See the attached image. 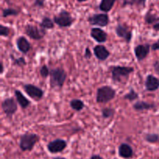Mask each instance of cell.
Wrapping results in <instances>:
<instances>
[{
    "label": "cell",
    "mask_w": 159,
    "mask_h": 159,
    "mask_svg": "<svg viewBox=\"0 0 159 159\" xmlns=\"http://www.w3.org/2000/svg\"><path fill=\"white\" fill-rule=\"evenodd\" d=\"M111 73L112 80L115 83H122L124 80H127L130 74L134 71V68L130 66H121V65H113L109 68Z\"/></svg>",
    "instance_id": "obj_1"
},
{
    "label": "cell",
    "mask_w": 159,
    "mask_h": 159,
    "mask_svg": "<svg viewBox=\"0 0 159 159\" xmlns=\"http://www.w3.org/2000/svg\"><path fill=\"white\" fill-rule=\"evenodd\" d=\"M68 75L62 68H56L50 72V86L51 89H62L66 81Z\"/></svg>",
    "instance_id": "obj_2"
},
{
    "label": "cell",
    "mask_w": 159,
    "mask_h": 159,
    "mask_svg": "<svg viewBox=\"0 0 159 159\" xmlns=\"http://www.w3.org/2000/svg\"><path fill=\"white\" fill-rule=\"evenodd\" d=\"M40 136L34 133H25L20 136L19 146L23 152H30L38 141Z\"/></svg>",
    "instance_id": "obj_3"
},
{
    "label": "cell",
    "mask_w": 159,
    "mask_h": 159,
    "mask_svg": "<svg viewBox=\"0 0 159 159\" xmlns=\"http://www.w3.org/2000/svg\"><path fill=\"white\" fill-rule=\"evenodd\" d=\"M116 92L110 85H102L96 92V102L99 104L108 103L115 98Z\"/></svg>",
    "instance_id": "obj_4"
},
{
    "label": "cell",
    "mask_w": 159,
    "mask_h": 159,
    "mask_svg": "<svg viewBox=\"0 0 159 159\" xmlns=\"http://www.w3.org/2000/svg\"><path fill=\"white\" fill-rule=\"evenodd\" d=\"M53 20L54 23L61 28L69 27L74 23V18L71 16V13L65 9H62L57 15L54 16Z\"/></svg>",
    "instance_id": "obj_5"
},
{
    "label": "cell",
    "mask_w": 159,
    "mask_h": 159,
    "mask_svg": "<svg viewBox=\"0 0 159 159\" xmlns=\"http://www.w3.org/2000/svg\"><path fill=\"white\" fill-rule=\"evenodd\" d=\"M16 99L13 97H8L5 99L2 102L1 107L3 113L6 114L7 117L11 118L18 110V105H17Z\"/></svg>",
    "instance_id": "obj_6"
},
{
    "label": "cell",
    "mask_w": 159,
    "mask_h": 159,
    "mask_svg": "<svg viewBox=\"0 0 159 159\" xmlns=\"http://www.w3.org/2000/svg\"><path fill=\"white\" fill-rule=\"evenodd\" d=\"M24 32L26 36L34 40H40L43 39L47 34L46 30L38 28L32 24H27L25 26Z\"/></svg>",
    "instance_id": "obj_7"
},
{
    "label": "cell",
    "mask_w": 159,
    "mask_h": 159,
    "mask_svg": "<svg viewBox=\"0 0 159 159\" xmlns=\"http://www.w3.org/2000/svg\"><path fill=\"white\" fill-rule=\"evenodd\" d=\"M23 89L25 93L34 101L41 100L44 95V92L42 89L33 84H25L23 86Z\"/></svg>",
    "instance_id": "obj_8"
},
{
    "label": "cell",
    "mask_w": 159,
    "mask_h": 159,
    "mask_svg": "<svg viewBox=\"0 0 159 159\" xmlns=\"http://www.w3.org/2000/svg\"><path fill=\"white\" fill-rule=\"evenodd\" d=\"M88 22L92 26L104 27L109 24L110 18H109V16L107 13H96L89 17Z\"/></svg>",
    "instance_id": "obj_9"
},
{
    "label": "cell",
    "mask_w": 159,
    "mask_h": 159,
    "mask_svg": "<svg viewBox=\"0 0 159 159\" xmlns=\"http://www.w3.org/2000/svg\"><path fill=\"white\" fill-rule=\"evenodd\" d=\"M67 147V142L66 141L63 139H57L51 141L48 144V150L50 153L51 154H56V153H60V152H63Z\"/></svg>",
    "instance_id": "obj_10"
},
{
    "label": "cell",
    "mask_w": 159,
    "mask_h": 159,
    "mask_svg": "<svg viewBox=\"0 0 159 159\" xmlns=\"http://www.w3.org/2000/svg\"><path fill=\"white\" fill-rule=\"evenodd\" d=\"M151 49H152V45L149 43H144V44H138L134 48V54L137 60L138 61L144 60L146 57L148 56L150 53Z\"/></svg>",
    "instance_id": "obj_11"
},
{
    "label": "cell",
    "mask_w": 159,
    "mask_h": 159,
    "mask_svg": "<svg viewBox=\"0 0 159 159\" xmlns=\"http://www.w3.org/2000/svg\"><path fill=\"white\" fill-rule=\"evenodd\" d=\"M115 32L118 37L124 39L127 43L131 41L132 37H133L132 30H130L126 25L118 24L115 28Z\"/></svg>",
    "instance_id": "obj_12"
},
{
    "label": "cell",
    "mask_w": 159,
    "mask_h": 159,
    "mask_svg": "<svg viewBox=\"0 0 159 159\" xmlns=\"http://www.w3.org/2000/svg\"><path fill=\"white\" fill-rule=\"evenodd\" d=\"M93 53L96 58L100 61H106L110 56V52L104 45L98 44L93 48Z\"/></svg>",
    "instance_id": "obj_13"
},
{
    "label": "cell",
    "mask_w": 159,
    "mask_h": 159,
    "mask_svg": "<svg viewBox=\"0 0 159 159\" xmlns=\"http://www.w3.org/2000/svg\"><path fill=\"white\" fill-rule=\"evenodd\" d=\"M90 36L93 39H94L97 43H105L107 40V34L99 27H94L91 29Z\"/></svg>",
    "instance_id": "obj_14"
},
{
    "label": "cell",
    "mask_w": 159,
    "mask_h": 159,
    "mask_svg": "<svg viewBox=\"0 0 159 159\" xmlns=\"http://www.w3.org/2000/svg\"><path fill=\"white\" fill-rule=\"evenodd\" d=\"M145 89L148 92H155L159 89V79L152 75H148L144 82Z\"/></svg>",
    "instance_id": "obj_15"
},
{
    "label": "cell",
    "mask_w": 159,
    "mask_h": 159,
    "mask_svg": "<svg viewBox=\"0 0 159 159\" xmlns=\"http://www.w3.org/2000/svg\"><path fill=\"white\" fill-rule=\"evenodd\" d=\"M16 46L19 51L24 54H27L32 49V46H31L30 43L28 41V40L24 36H20V37L17 38Z\"/></svg>",
    "instance_id": "obj_16"
},
{
    "label": "cell",
    "mask_w": 159,
    "mask_h": 159,
    "mask_svg": "<svg viewBox=\"0 0 159 159\" xmlns=\"http://www.w3.org/2000/svg\"><path fill=\"white\" fill-rule=\"evenodd\" d=\"M118 153L121 158H130L134 155V151L131 146L127 143H123L118 148Z\"/></svg>",
    "instance_id": "obj_17"
},
{
    "label": "cell",
    "mask_w": 159,
    "mask_h": 159,
    "mask_svg": "<svg viewBox=\"0 0 159 159\" xmlns=\"http://www.w3.org/2000/svg\"><path fill=\"white\" fill-rule=\"evenodd\" d=\"M155 107H156V105L155 103H150L145 101H137L133 105V109L137 112L154 110Z\"/></svg>",
    "instance_id": "obj_18"
},
{
    "label": "cell",
    "mask_w": 159,
    "mask_h": 159,
    "mask_svg": "<svg viewBox=\"0 0 159 159\" xmlns=\"http://www.w3.org/2000/svg\"><path fill=\"white\" fill-rule=\"evenodd\" d=\"M14 95H15V98L16 99L17 102H18V104L22 109H26L27 107H30V101L25 97V96L21 93V91L16 89L14 91Z\"/></svg>",
    "instance_id": "obj_19"
},
{
    "label": "cell",
    "mask_w": 159,
    "mask_h": 159,
    "mask_svg": "<svg viewBox=\"0 0 159 159\" xmlns=\"http://www.w3.org/2000/svg\"><path fill=\"white\" fill-rule=\"evenodd\" d=\"M116 1V0H101L99 6V9L102 12H105V13L110 12L114 6Z\"/></svg>",
    "instance_id": "obj_20"
},
{
    "label": "cell",
    "mask_w": 159,
    "mask_h": 159,
    "mask_svg": "<svg viewBox=\"0 0 159 159\" xmlns=\"http://www.w3.org/2000/svg\"><path fill=\"white\" fill-rule=\"evenodd\" d=\"M54 24L55 23H54V20H51L50 17L44 16L43 17L39 26H40V28H42L43 30H51L54 29Z\"/></svg>",
    "instance_id": "obj_21"
},
{
    "label": "cell",
    "mask_w": 159,
    "mask_h": 159,
    "mask_svg": "<svg viewBox=\"0 0 159 159\" xmlns=\"http://www.w3.org/2000/svg\"><path fill=\"white\" fill-rule=\"evenodd\" d=\"M70 107L72 110H75V111H82L84 108H85V103L82 100L79 99H73L70 102Z\"/></svg>",
    "instance_id": "obj_22"
},
{
    "label": "cell",
    "mask_w": 159,
    "mask_h": 159,
    "mask_svg": "<svg viewBox=\"0 0 159 159\" xmlns=\"http://www.w3.org/2000/svg\"><path fill=\"white\" fill-rule=\"evenodd\" d=\"M144 21L147 24H155V23H158L159 21V16H158L155 14L152 13L151 11L147 12V13L144 16Z\"/></svg>",
    "instance_id": "obj_23"
},
{
    "label": "cell",
    "mask_w": 159,
    "mask_h": 159,
    "mask_svg": "<svg viewBox=\"0 0 159 159\" xmlns=\"http://www.w3.org/2000/svg\"><path fill=\"white\" fill-rule=\"evenodd\" d=\"M123 6H137L144 7L145 6L146 0H122Z\"/></svg>",
    "instance_id": "obj_24"
},
{
    "label": "cell",
    "mask_w": 159,
    "mask_h": 159,
    "mask_svg": "<svg viewBox=\"0 0 159 159\" xmlns=\"http://www.w3.org/2000/svg\"><path fill=\"white\" fill-rule=\"evenodd\" d=\"M144 138L148 143L155 144V143H158L159 141V134L155 133H148L144 134Z\"/></svg>",
    "instance_id": "obj_25"
},
{
    "label": "cell",
    "mask_w": 159,
    "mask_h": 159,
    "mask_svg": "<svg viewBox=\"0 0 159 159\" xmlns=\"http://www.w3.org/2000/svg\"><path fill=\"white\" fill-rule=\"evenodd\" d=\"M138 98H139V95H138V93L133 88H130L129 93L124 96V99L128 100L130 102H133V101L137 100Z\"/></svg>",
    "instance_id": "obj_26"
},
{
    "label": "cell",
    "mask_w": 159,
    "mask_h": 159,
    "mask_svg": "<svg viewBox=\"0 0 159 159\" xmlns=\"http://www.w3.org/2000/svg\"><path fill=\"white\" fill-rule=\"evenodd\" d=\"M101 113H102V116L103 119H110L114 116L115 110L113 108H110V107H105V108L102 109Z\"/></svg>",
    "instance_id": "obj_27"
},
{
    "label": "cell",
    "mask_w": 159,
    "mask_h": 159,
    "mask_svg": "<svg viewBox=\"0 0 159 159\" xmlns=\"http://www.w3.org/2000/svg\"><path fill=\"white\" fill-rule=\"evenodd\" d=\"M19 13H20V12L18 10H16V9H12V8H6V9H2V16L3 18H6L8 16H18Z\"/></svg>",
    "instance_id": "obj_28"
},
{
    "label": "cell",
    "mask_w": 159,
    "mask_h": 159,
    "mask_svg": "<svg viewBox=\"0 0 159 159\" xmlns=\"http://www.w3.org/2000/svg\"><path fill=\"white\" fill-rule=\"evenodd\" d=\"M10 57L12 61V64H13V65H15V66L24 67L25 65H26V61L23 57H17V58H16V57H14L11 54Z\"/></svg>",
    "instance_id": "obj_29"
},
{
    "label": "cell",
    "mask_w": 159,
    "mask_h": 159,
    "mask_svg": "<svg viewBox=\"0 0 159 159\" xmlns=\"http://www.w3.org/2000/svg\"><path fill=\"white\" fill-rule=\"evenodd\" d=\"M50 72H51V70L49 69V68L48 67V65H42L41 68L40 69V74L41 75L42 78L43 79H46L48 76L50 75Z\"/></svg>",
    "instance_id": "obj_30"
},
{
    "label": "cell",
    "mask_w": 159,
    "mask_h": 159,
    "mask_svg": "<svg viewBox=\"0 0 159 159\" xmlns=\"http://www.w3.org/2000/svg\"><path fill=\"white\" fill-rule=\"evenodd\" d=\"M10 34V28L4 25H0V36L1 37H8Z\"/></svg>",
    "instance_id": "obj_31"
},
{
    "label": "cell",
    "mask_w": 159,
    "mask_h": 159,
    "mask_svg": "<svg viewBox=\"0 0 159 159\" xmlns=\"http://www.w3.org/2000/svg\"><path fill=\"white\" fill-rule=\"evenodd\" d=\"M92 56H93V54H92L91 50L89 49V48H88V47H87V48H85V50L84 57H85V59H90L92 57Z\"/></svg>",
    "instance_id": "obj_32"
},
{
    "label": "cell",
    "mask_w": 159,
    "mask_h": 159,
    "mask_svg": "<svg viewBox=\"0 0 159 159\" xmlns=\"http://www.w3.org/2000/svg\"><path fill=\"white\" fill-rule=\"evenodd\" d=\"M34 6L37 8H43L44 6V0H35Z\"/></svg>",
    "instance_id": "obj_33"
},
{
    "label": "cell",
    "mask_w": 159,
    "mask_h": 159,
    "mask_svg": "<svg viewBox=\"0 0 159 159\" xmlns=\"http://www.w3.org/2000/svg\"><path fill=\"white\" fill-rule=\"evenodd\" d=\"M153 68L157 75H159V61H155L153 63Z\"/></svg>",
    "instance_id": "obj_34"
},
{
    "label": "cell",
    "mask_w": 159,
    "mask_h": 159,
    "mask_svg": "<svg viewBox=\"0 0 159 159\" xmlns=\"http://www.w3.org/2000/svg\"><path fill=\"white\" fill-rule=\"evenodd\" d=\"M152 51H159V39L152 45Z\"/></svg>",
    "instance_id": "obj_35"
},
{
    "label": "cell",
    "mask_w": 159,
    "mask_h": 159,
    "mask_svg": "<svg viewBox=\"0 0 159 159\" xmlns=\"http://www.w3.org/2000/svg\"><path fill=\"white\" fill-rule=\"evenodd\" d=\"M90 159H104V158L99 155H93Z\"/></svg>",
    "instance_id": "obj_36"
},
{
    "label": "cell",
    "mask_w": 159,
    "mask_h": 159,
    "mask_svg": "<svg viewBox=\"0 0 159 159\" xmlns=\"http://www.w3.org/2000/svg\"><path fill=\"white\" fill-rule=\"evenodd\" d=\"M153 29L155 30V31H159V22L153 25Z\"/></svg>",
    "instance_id": "obj_37"
},
{
    "label": "cell",
    "mask_w": 159,
    "mask_h": 159,
    "mask_svg": "<svg viewBox=\"0 0 159 159\" xmlns=\"http://www.w3.org/2000/svg\"><path fill=\"white\" fill-rule=\"evenodd\" d=\"M53 159H66V158H62V157H56V158H54Z\"/></svg>",
    "instance_id": "obj_38"
},
{
    "label": "cell",
    "mask_w": 159,
    "mask_h": 159,
    "mask_svg": "<svg viewBox=\"0 0 159 159\" xmlns=\"http://www.w3.org/2000/svg\"><path fill=\"white\" fill-rule=\"evenodd\" d=\"M78 2H86L87 0H77Z\"/></svg>",
    "instance_id": "obj_39"
},
{
    "label": "cell",
    "mask_w": 159,
    "mask_h": 159,
    "mask_svg": "<svg viewBox=\"0 0 159 159\" xmlns=\"http://www.w3.org/2000/svg\"><path fill=\"white\" fill-rule=\"evenodd\" d=\"M3 72V64L2 62V73Z\"/></svg>",
    "instance_id": "obj_40"
}]
</instances>
